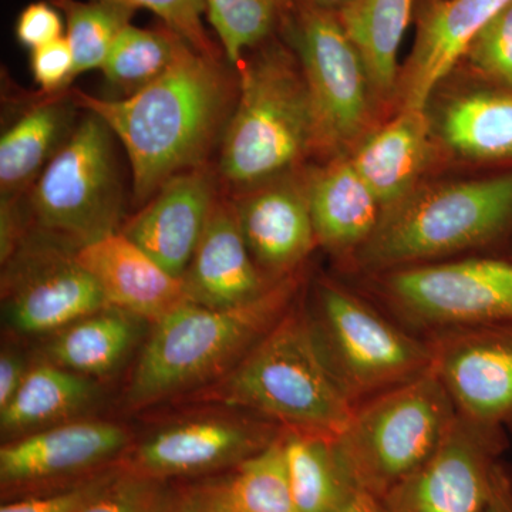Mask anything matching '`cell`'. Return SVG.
Returning <instances> with one entry per match:
<instances>
[{
  "label": "cell",
  "mask_w": 512,
  "mask_h": 512,
  "mask_svg": "<svg viewBox=\"0 0 512 512\" xmlns=\"http://www.w3.org/2000/svg\"><path fill=\"white\" fill-rule=\"evenodd\" d=\"M69 93L79 109L97 114L123 144L140 204L174 175L210 163L238 97L222 57L190 45L160 79L133 96L109 100L77 89Z\"/></svg>",
  "instance_id": "6da1fadb"
},
{
  "label": "cell",
  "mask_w": 512,
  "mask_h": 512,
  "mask_svg": "<svg viewBox=\"0 0 512 512\" xmlns=\"http://www.w3.org/2000/svg\"><path fill=\"white\" fill-rule=\"evenodd\" d=\"M205 399L329 439L346 429L357 406L333 375L298 299Z\"/></svg>",
  "instance_id": "7a4b0ae2"
},
{
  "label": "cell",
  "mask_w": 512,
  "mask_h": 512,
  "mask_svg": "<svg viewBox=\"0 0 512 512\" xmlns=\"http://www.w3.org/2000/svg\"><path fill=\"white\" fill-rule=\"evenodd\" d=\"M512 241V168L413 190L382 211L372 237L349 264L366 275L446 261Z\"/></svg>",
  "instance_id": "3957f363"
},
{
  "label": "cell",
  "mask_w": 512,
  "mask_h": 512,
  "mask_svg": "<svg viewBox=\"0 0 512 512\" xmlns=\"http://www.w3.org/2000/svg\"><path fill=\"white\" fill-rule=\"evenodd\" d=\"M301 272L235 308L185 302L158 320L126 390L130 409L150 406L227 375L295 303Z\"/></svg>",
  "instance_id": "277c9868"
},
{
  "label": "cell",
  "mask_w": 512,
  "mask_h": 512,
  "mask_svg": "<svg viewBox=\"0 0 512 512\" xmlns=\"http://www.w3.org/2000/svg\"><path fill=\"white\" fill-rule=\"evenodd\" d=\"M238 64L237 103L221 138L218 174L239 190L291 173L315 151L311 97L295 53L269 39Z\"/></svg>",
  "instance_id": "5b68a950"
},
{
  "label": "cell",
  "mask_w": 512,
  "mask_h": 512,
  "mask_svg": "<svg viewBox=\"0 0 512 512\" xmlns=\"http://www.w3.org/2000/svg\"><path fill=\"white\" fill-rule=\"evenodd\" d=\"M456 417L430 370L357 404L335 444L357 487L380 501L430 457Z\"/></svg>",
  "instance_id": "8992f818"
},
{
  "label": "cell",
  "mask_w": 512,
  "mask_h": 512,
  "mask_svg": "<svg viewBox=\"0 0 512 512\" xmlns=\"http://www.w3.org/2000/svg\"><path fill=\"white\" fill-rule=\"evenodd\" d=\"M308 316L333 375L356 404L431 370L426 336L333 279L316 284Z\"/></svg>",
  "instance_id": "52a82bcc"
},
{
  "label": "cell",
  "mask_w": 512,
  "mask_h": 512,
  "mask_svg": "<svg viewBox=\"0 0 512 512\" xmlns=\"http://www.w3.org/2000/svg\"><path fill=\"white\" fill-rule=\"evenodd\" d=\"M114 137L90 111L74 127L23 195L37 235L79 251L120 231L123 190Z\"/></svg>",
  "instance_id": "ba28073f"
},
{
  "label": "cell",
  "mask_w": 512,
  "mask_h": 512,
  "mask_svg": "<svg viewBox=\"0 0 512 512\" xmlns=\"http://www.w3.org/2000/svg\"><path fill=\"white\" fill-rule=\"evenodd\" d=\"M380 306L407 329L512 325V258L470 256L369 275Z\"/></svg>",
  "instance_id": "9c48e42d"
},
{
  "label": "cell",
  "mask_w": 512,
  "mask_h": 512,
  "mask_svg": "<svg viewBox=\"0 0 512 512\" xmlns=\"http://www.w3.org/2000/svg\"><path fill=\"white\" fill-rule=\"evenodd\" d=\"M284 25L311 97L315 151L348 156L372 121L375 94L365 64L338 13L292 0Z\"/></svg>",
  "instance_id": "30bf717a"
},
{
  "label": "cell",
  "mask_w": 512,
  "mask_h": 512,
  "mask_svg": "<svg viewBox=\"0 0 512 512\" xmlns=\"http://www.w3.org/2000/svg\"><path fill=\"white\" fill-rule=\"evenodd\" d=\"M508 436L457 413L430 457L380 500L383 512H483Z\"/></svg>",
  "instance_id": "8fae6325"
},
{
  "label": "cell",
  "mask_w": 512,
  "mask_h": 512,
  "mask_svg": "<svg viewBox=\"0 0 512 512\" xmlns=\"http://www.w3.org/2000/svg\"><path fill=\"white\" fill-rule=\"evenodd\" d=\"M42 238L43 244L23 242L5 262L6 315L23 335L60 332L110 308L96 279L77 262L76 251Z\"/></svg>",
  "instance_id": "7c38bea8"
},
{
  "label": "cell",
  "mask_w": 512,
  "mask_h": 512,
  "mask_svg": "<svg viewBox=\"0 0 512 512\" xmlns=\"http://www.w3.org/2000/svg\"><path fill=\"white\" fill-rule=\"evenodd\" d=\"M431 370L460 416L512 434V325L439 330Z\"/></svg>",
  "instance_id": "4fadbf2b"
},
{
  "label": "cell",
  "mask_w": 512,
  "mask_h": 512,
  "mask_svg": "<svg viewBox=\"0 0 512 512\" xmlns=\"http://www.w3.org/2000/svg\"><path fill=\"white\" fill-rule=\"evenodd\" d=\"M232 201L249 252L266 278L278 282L301 272L318 245L306 180L279 175Z\"/></svg>",
  "instance_id": "5bb4252c"
},
{
  "label": "cell",
  "mask_w": 512,
  "mask_h": 512,
  "mask_svg": "<svg viewBox=\"0 0 512 512\" xmlns=\"http://www.w3.org/2000/svg\"><path fill=\"white\" fill-rule=\"evenodd\" d=\"M220 181L210 163L174 175L120 231L183 279L221 195Z\"/></svg>",
  "instance_id": "9a60e30c"
},
{
  "label": "cell",
  "mask_w": 512,
  "mask_h": 512,
  "mask_svg": "<svg viewBox=\"0 0 512 512\" xmlns=\"http://www.w3.org/2000/svg\"><path fill=\"white\" fill-rule=\"evenodd\" d=\"M282 427L268 420H188L158 431L133 456V473L150 477L201 473L239 464L271 444Z\"/></svg>",
  "instance_id": "2e32d148"
},
{
  "label": "cell",
  "mask_w": 512,
  "mask_h": 512,
  "mask_svg": "<svg viewBox=\"0 0 512 512\" xmlns=\"http://www.w3.org/2000/svg\"><path fill=\"white\" fill-rule=\"evenodd\" d=\"M512 0H431L421 10L412 55L399 80L400 109H427L473 37Z\"/></svg>",
  "instance_id": "e0dca14e"
},
{
  "label": "cell",
  "mask_w": 512,
  "mask_h": 512,
  "mask_svg": "<svg viewBox=\"0 0 512 512\" xmlns=\"http://www.w3.org/2000/svg\"><path fill=\"white\" fill-rule=\"evenodd\" d=\"M183 284L188 302L220 309L255 301L276 284L252 258L234 201L218 197Z\"/></svg>",
  "instance_id": "ac0fdd59"
},
{
  "label": "cell",
  "mask_w": 512,
  "mask_h": 512,
  "mask_svg": "<svg viewBox=\"0 0 512 512\" xmlns=\"http://www.w3.org/2000/svg\"><path fill=\"white\" fill-rule=\"evenodd\" d=\"M74 255L96 279L110 308L157 323L188 302L183 279L171 275L121 231L97 239Z\"/></svg>",
  "instance_id": "d6986e66"
},
{
  "label": "cell",
  "mask_w": 512,
  "mask_h": 512,
  "mask_svg": "<svg viewBox=\"0 0 512 512\" xmlns=\"http://www.w3.org/2000/svg\"><path fill=\"white\" fill-rule=\"evenodd\" d=\"M128 434L109 421H70L20 436L0 448L2 483L29 484L67 476L109 460Z\"/></svg>",
  "instance_id": "ffe728a7"
},
{
  "label": "cell",
  "mask_w": 512,
  "mask_h": 512,
  "mask_svg": "<svg viewBox=\"0 0 512 512\" xmlns=\"http://www.w3.org/2000/svg\"><path fill=\"white\" fill-rule=\"evenodd\" d=\"M306 187L316 242L350 262L379 224L382 207L375 194L348 156L309 175Z\"/></svg>",
  "instance_id": "44dd1931"
},
{
  "label": "cell",
  "mask_w": 512,
  "mask_h": 512,
  "mask_svg": "<svg viewBox=\"0 0 512 512\" xmlns=\"http://www.w3.org/2000/svg\"><path fill=\"white\" fill-rule=\"evenodd\" d=\"M431 151L427 109H400L392 121L367 134L349 158L384 211L416 190Z\"/></svg>",
  "instance_id": "7402d4cb"
},
{
  "label": "cell",
  "mask_w": 512,
  "mask_h": 512,
  "mask_svg": "<svg viewBox=\"0 0 512 512\" xmlns=\"http://www.w3.org/2000/svg\"><path fill=\"white\" fill-rule=\"evenodd\" d=\"M69 90L46 94L30 107L0 140L2 201L20 200L73 133L74 110Z\"/></svg>",
  "instance_id": "603a6c76"
},
{
  "label": "cell",
  "mask_w": 512,
  "mask_h": 512,
  "mask_svg": "<svg viewBox=\"0 0 512 512\" xmlns=\"http://www.w3.org/2000/svg\"><path fill=\"white\" fill-rule=\"evenodd\" d=\"M439 126L444 143L458 156L512 168V92L484 83L450 100Z\"/></svg>",
  "instance_id": "cb8c5ba5"
},
{
  "label": "cell",
  "mask_w": 512,
  "mask_h": 512,
  "mask_svg": "<svg viewBox=\"0 0 512 512\" xmlns=\"http://www.w3.org/2000/svg\"><path fill=\"white\" fill-rule=\"evenodd\" d=\"M413 0H350L338 18L365 64L375 99L399 89V50L412 18Z\"/></svg>",
  "instance_id": "d4e9b609"
},
{
  "label": "cell",
  "mask_w": 512,
  "mask_h": 512,
  "mask_svg": "<svg viewBox=\"0 0 512 512\" xmlns=\"http://www.w3.org/2000/svg\"><path fill=\"white\" fill-rule=\"evenodd\" d=\"M282 446L299 512H342L362 493L335 439L282 429Z\"/></svg>",
  "instance_id": "484cf974"
},
{
  "label": "cell",
  "mask_w": 512,
  "mask_h": 512,
  "mask_svg": "<svg viewBox=\"0 0 512 512\" xmlns=\"http://www.w3.org/2000/svg\"><path fill=\"white\" fill-rule=\"evenodd\" d=\"M97 397L89 377L53 363L29 369L8 406L0 410V427L8 436H26L69 420Z\"/></svg>",
  "instance_id": "4316f807"
},
{
  "label": "cell",
  "mask_w": 512,
  "mask_h": 512,
  "mask_svg": "<svg viewBox=\"0 0 512 512\" xmlns=\"http://www.w3.org/2000/svg\"><path fill=\"white\" fill-rule=\"evenodd\" d=\"M137 316L107 308L60 330L47 345V362L83 376H100L120 365L138 336Z\"/></svg>",
  "instance_id": "83f0119b"
},
{
  "label": "cell",
  "mask_w": 512,
  "mask_h": 512,
  "mask_svg": "<svg viewBox=\"0 0 512 512\" xmlns=\"http://www.w3.org/2000/svg\"><path fill=\"white\" fill-rule=\"evenodd\" d=\"M187 46L165 25L158 29L128 25L111 47L101 72L123 97L133 96L170 70Z\"/></svg>",
  "instance_id": "f1b7e54d"
},
{
  "label": "cell",
  "mask_w": 512,
  "mask_h": 512,
  "mask_svg": "<svg viewBox=\"0 0 512 512\" xmlns=\"http://www.w3.org/2000/svg\"><path fill=\"white\" fill-rule=\"evenodd\" d=\"M234 477L218 491L231 512H299L286 473L282 431L271 444L237 464Z\"/></svg>",
  "instance_id": "f546056e"
},
{
  "label": "cell",
  "mask_w": 512,
  "mask_h": 512,
  "mask_svg": "<svg viewBox=\"0 0 512 512\" xmlns=\"http://www.w3.org/2000/svg\"><path fill=\"white\" fill-rule=\"evenodd\" d=\"M62 10L66 39L73 50L74 77L103 67L111 47L136 10L106 0H50Z\"/></svg>",
  "instance_id": "4dcf8cb0"
},
{
  "label": "cell",
  "mask_w": 512,
  "mask_h": 512,
  "mask_svg": "<svg viewBox=\"0 0 512 512\" xmlns=\"http://www.w3.org/2000/svg\"><path fill=\"white\" fill-rule=\"evenodd\" d=\"M291 5L292 0H205L224 57L235 67L271 39Z\"/></svg>",
  "instance_id": "1f68e13d"
},
{
  "label": "cell",
  "mask_w": 512,
  "mask_h": 512,
  "mask_svg": "<svg viewBox=\"0 0 512 512\" xmlns=\"http://www.w3.org/2000/svg\"><path fill=\"white\" fill-rule=\"evenodd\" d=\"M461 59L485 84L512 92V3L473 37Z\"/></svg>",
  "instance_id": "d6a6232c"
},
{
  "label": "cell",
  "mask_w": 512,
  "mask_h": 512,
  "mask_svg": "<svg viewBox=\"0 0 512 512\" xmlns=\"http://www.w3.org/2000/svg\"><path fill=\"white\" fill-rule=\"evenodd\" d=\"M130 9H147L156 13L163 25L183 37L188 45L204 55L224 57L221 46L212 42L202 16L207 13L205 0H106Z\"/></svg>",
  "instance_id": "836d02e7"
},
{
  "label": "cell",
  "mask_w": 512,
  "mask_h": 512,
  "mask_svg": "<svg viewBox=\"0 0 512 512\" xmlns=\"http://www.w3.org/2000/svg\"><path fill=\"white\" fill-rule=\"evenodd\" d=\"M77 512H168V500L156 477L131 473L111 478L104 490Z\"/></svg>",
  "instance_id": "e575fe53"
},
{
  "label": "cell",
  "mask_w": 512,
  "mask_h": 512,
  "mask_svg": "<svg viewBox=\"0 0 512 512\" xmlns=\"http://www.w3.org/2000/svg\"><path fill=\"white\" fill-rule=\"evenodd\" d=\"M30 70L45 94L66 92L74 80V56L66 36L32 50Z\"/></svg>",
  "instance_id": "d590c367"
},
{
  "label": "cell",
  "mask_w": 512,
  "mask_h": 512,
  "mask_svg": "<svg viewBox=\"0 0 512 512\" xmlns=\"http://www.w3.org/2000/svg\"><path fill=\"white\" fill-rule=\"evenodd\" d=\"M15 32L20 45L28 47L32 52L37 47L45 46L63 37L66 28L56 6L46 2H36L30 3L20 12L16 20Z\"/></svg>",
  "instance_id": "8d00e7d4"
},
{
  "label": "cell",
  "mask_w": 512,
  "mask_h": 512,
  "mask_svg": "<svg viewBox=\"0 0 512 512\" xmlns=\"http://www.w3.org/2000/svg\"><path fill=\"white\" fill-rule=\"evenodd\" d=\"M110 481L111 478L109 480L103 478L64 493L16 501V503L3 505L0 512H77L99 495Z\"/></svg>",
  "instance_id": "74e56055"
},
{
  "label": "cell",
  "mask_w": 512,
  "mask_h": 512,
  "mask_svg": "<svg viewBox=\"0 0 512 512\" xmlns=\"http://www.w3.org/2000/svg\"><path fill=\"white\" fill-rule=\"evenodd\" d=\"M25 360L18 350L3 349L0 355V410L5 409L18 393L28 375Z\"/></svg>",
  "instance_id": "f35d334b"
},
{
  "label": "cell",
  "mask_w": 512,
  "mask_h": 512,
  "mask_svg": "<svg viewBox=\"0 0 512 512\" xmlns=\"http://www.w3.org/2000/svg\"><path fill=\"white\" fill-rule=\"evenodd\" d=\"M483 512H512V471L504 463L498 467L493 491Z\"/></svg>",
  "instance_id": "ab89813d"
},
{
  "label": "cell",
  "mask_w": 512,
  "mask_h": 512,
  "mask_svg": "<svg viewBox=\"0 0 512 512\" xmlns=\"http://www.w3.org/2000/svg\"><path fill=\"white\" fill-rule=\"evenodd\" d=\"M180 512H231L222 504L221 498L218 494L212 497L202 498V500L192 501L187 507H184Z\"/></svg>",
  "instance_id": "60d3db41"
},
{
  "label": "cell",
  "mask_w": 512,
  "mask_h": 512,
  "mask_svg": "<svg viewBox=\"0 0 512 512\" xmlns=\"http://www.w3.org/2000/svg\"><path fill=\"white\" fill-rule=\"evenodd\" d=\"M342 512H383V508L377 498L362 491Z\"/></svg>",
  "instance_id": "b9f144b4"
},
{
  "label": "cell",
  "mask_w": 512,
  "mask_h": 512,
  "mask_svg": "<svg viewBox=\"0 0 512 512\" xmlns=\"http://www.w3.org/2000/svg\"><path fill=\"white\" fill-rule=\"evenodd\" d=\"M296 2L306 3V5L315 6V8L338 13L340 9L348 5L350 0H296Z\"/></svg>",
  "instance_id": "7bdbcfd3"
},
{
  "label": "cell",
  "mask_w": 512,
  "mask_h": 512,
  "mask_svg": "<svg viewBox=\"0 0 512 512\" xmlns=\"http://www.w3.org/2000/svg\"><path fill=\"white\" fill-rule=\"evenodd\" d=\"M508 249H510V254H508L507 256H510V258H512V241H511L510 247H508Z\"/></svg>",
  "instance_id": "ee69618b"
}]
</instances>
